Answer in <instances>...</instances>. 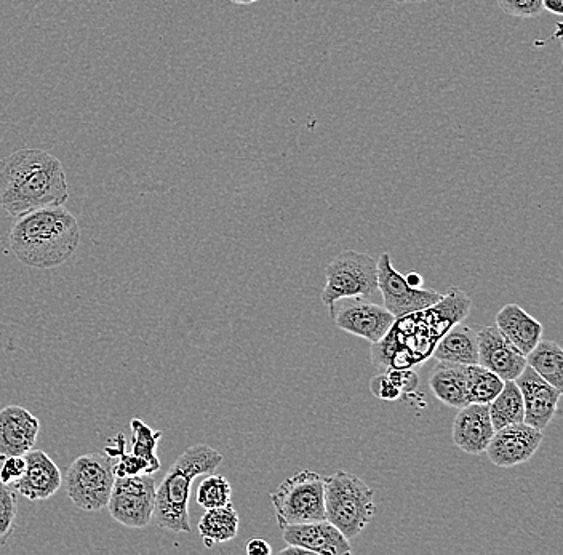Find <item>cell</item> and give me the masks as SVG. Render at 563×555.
Here are the masks:
<instances>
[{"instance_id":"obj_1","label":"cell","mask_w":563,"mask_h":555,"mask_svg":"<svg viewBox=\"0 0 563 555\" xmlns=\"http://www.w3.org/2000/svg\"><path fill=\"white\" fill-rule=\"evenodd\" d=\"M469 309V296L458 288H452L434 306L399 317L388 335L373 344V364L383 372H389L399 368L405 354L402 368L418 367L432 356L436 344L448 328L466 319Z\"/></svg>"},{"instance_id":"obj_2","label":"cell","mask_w":563,"mask_h":555,"mask_svg":"<svg viewBox=\"0 0 563 555\" xmlns=\"http://www.w3.org/2000/svg\"><path fill=\"white\" fill-rule=\"evenodd\" d=\"M69 199L68 178L58 157L44 149H18L0 159V207L10 216Z\"/></svg>"},{"instance_id":"obj_3","label":"cell","mask_w":563,"mask_h":555,"mask_svg":"<svg viewBox=\"0 0 563 555\" xmlns=\"http://www.w3.org/2000/svg\"><path fill=\"white\" fill-rule=\"evenodd\" d=\"M79 244V223L64 205L18 216L8 234L13 256L34 269L58 268L76 253Z\"/></svg>"},{"instance_id":"obj_4","label":"cell","mask_w":563,"mask_h":555,"mask_svg":"<svg viewBox=\"0 0 563 555\" xmlns=\"http://www.w3.org/2000/svg\"><path fill=\"white\" fill-rule=\"evenodd\" d=\"M223 463V455L207 444H197L181 453L156 488L154 517L157 527L168 532L189 533V496L194 479L212 474Z\"/></svg>"},{"instance_id":"obj_5","label":"cell","mask_w":563,"mask_h":555,"mask_svg":"<svg viewBox=\"0 0 563 555\" xmlns=\"http://www.w3.org/2000/svg\"><path fill=\"white\" fill-rule=\"evenodd\" d=\"M372 488L356 474L338 471L324 484L325 520L335 525L348 540L356 538L375 517Z\"/></svg>"},{"instance_id":"obj_6","label":"cell","mask_w":563,"mask_h":555,"mask_svg":"<svg viewBox=\"0 0 563 555\" xmlns=\"http://www.w3.org/2000/svg\"><path fill=\"white\" fill-rule=\"evenodd\" d=\"M324 484L325 477L317 472L301 471L271 492L269 500L280 530L288 525L325 519Z\"/></svg>"},{"instance_id":"obj_7","label":"cell","mask_w":563,"mask_h":555,"mask_svg":"<svg viewBox=\"0 0 563 555\" xmlns=\"http://www.w3.org/2000/svg\"><path fill=\"white\" fill-rule=\"evenodd\" d=\"M325 279L322 290L325 306L341 298H372L378 292V263L367 253L346 250L328 263Z\"/></svg>"},{"instance_id":"obj_8","label":"cell","mask_w":563,"mask_h":555,"mask_svg":"<svg viewBox=\"0 0 563 555\" xmlns=\"http://www.w3.org/2000/svg\"><path fill=\"white\" fill-rule=\"evenodd\" d=\"M116 476L106 456L82 455L72 461L64 485L74 506L87 512H98L108 506Z\"/></svg>"},{"instance_id":"obj_9","label":"cell","mask_w":563,"mask_h":555,"mask_svg":"<svg viewBox=\"0 0 563 555\" xmlns=\"http://www.w3.org/2000/svg\"><path fill=\"white\" fill-rule=\"evenodd\" d=\"M156 488L152 474L116 477L106 508L112 519L124 527H149L156 508Z\"/></svg>"},{"instance_id":"obj_10","label":"cell","mask_w":563,"mask_h":555,"mask_svg":"<svg viewBox=\"0 0 563 555\" xmlns=\"http://www.w3.org/2000/svg\"><path fill=\"white\" fill-rule=\"evenodd\" d=\"M328 308L336 327L372 344L383 340L396 322L388 309L362 296L341 298Z\"/></svg>"},{"instance_id":"obj_11","label":"cell","mask_w":563,"mask_h":555,"mask_svg":"<svg viewBox=\"0 0 563 555\" xmlns=\"http://www.w3.org/2000/svg\"><path fill=\"white\" fill-rule=\"evenodd\" d=\"M376 263H378V292L383 295L384 308L388 309L396 319L412 312L423 311L442 300L444 295H440L436 290L412 287L408 284L404 274H400L392 266L389 253L384 252Z\"/></svg>"},{"instance_id":"obj_12","label":"cell","mask_w":563,"mask_h":555,"mask_svg":"<svg viewBox=\"0 0 563 555\" xmlns=\"http://www.w3.org/2000/svg\"><path fill=\"white\" fill-rule=\"evenodd\" d=\"M543 439V431L527 423L509 424L495 431L485 453L498 468H514L532 460Z\"/></svg>"},{"instance_id":"obj_13","label":"cell","mask_w":563,"mask_h":555,"mask_svg":"<svg viewBox=\"0 0 563 555\" xmlns=\"http://www.w3.org/2000/svg\"><path fill=\"white\" fill-rule=\"evenodd\" d=\"M514 381L524 399V423L544 431L559 412L562 391L543 380L530 365Z\"/></svg>"},{"instance_id":"obj_14","label":"cell","mask_w":563,"mask_h":555,"mask_svg":"<svg viewBox=\"0 0 563 555\" xmlns=\"http://www.w3.org/2000/svg\"><path fill=\"white\" fill-rule=\"evenodd\" d=\"M479 365L500 376L503 381H514L527 367V356L522 354L498 327H484L477 332Z\"/></svg>"},{"instance_id":"obj_15","label":"cell","mask_w":563,"mask_h":555,"mask_svg":"<svg viewBox=\"0 0 563 555\" xmlns=\"http://www.w3.org/2000/svg\"><path fill=\"white\" fill-rule=\"evenodd\" d=\"M284 541L290 546H300L311 555H348L352 548L348 538L328 520L282 528Z\"/></svg>"},{"instance_id":"obj_16","label":"cell","mask_w":563,"mask_h":555,"mask_svg":"<svg viewBox=\"0 0 563 555\" xmlns=\"http://www.w3.org/2000/svg\"><path fill=\"white\" fill-rule=\"evenodd\" d=\"M40 423L36 416L20 405L0 410V461L8 456H23L34 448Z\"/></svg>"},{"instance_id":"obj_17","label":"cell","mask_w":563,"mask_h":555,"mask_svg":"<svg viewBox=\"0 0 563 555\" xmlns=\"http://www.w3.org/2000/svg\"><path fill=\"white\" fill-rule=\"evenodd\" d=\"M26 469L18 482L13 484L16 492L29 501H42L58 493L63 477L55 461L42 450H29L24 455Z\"/></svg>"},{"instance_id":"obj_18","label":"cell","mask_w":563,"mask_h":555,"mask_svg":"<svg viewBox=\"0 0 563 555\" xmlns=\"http://www.w3.org/2000/svg\"><path fill=\"white\" fill-rule=\"evenodd\" d=\"M495 434L488 404H468L458 408L453 423V444L468 455H482Z\"/></svg>"},{"instance_id":"obj_19","label":"cell","mask_w":563,"mask_h":555,"mask_svg":"<svg viewBox=\"0 0 563 555\" xmlns=\"http://www.w3.org/2000/svg\"><path fill=\"white\" fill-rule=\"evenodd\" d=\"M496 327L525 356L543 338V324L519 304H506L500 309L496 314Z\"/></svg>"},{"instance_id":"obj_20","label":"cell","mask_w":563,"mask_h":555,"mask_svg":"<svg viewBox=\"0 0 563 555\" xmlns=\"http://www.w3.org/2000/svg\"><path fill=\"white\" fill-rule=\"evenodd\" d=\"M432 356L436 357L439 362H448V364H479L477 332L466 325H453L440 338Z\"/></svg>"},{"instance_id":"obj_21","label":"cell","mask_w":563,"mask_h":555,"mask_svg":"<svg viewBox=\"0 0 563 555\" xmlns=\"http://www.w3.org/2000/svg\"><path fill=\"white\" fill-rule=\"evenodd\" d=\"M429 388L432 394L447 407L461 408L468 405L466 365L440 362L429 378Z\"/></svg>"},{"instance_id":"obj_22","label":"cell","mask_w":563,"mask_h":555,"mask_svg":"<svg viewBox=\"0 0 563 555\" xmlns=\"http://www.w3.org/2000/svg\"><path fill=\"white\" fill-rule=\"evenodd\" d=\"M240 519L231 503L221 508L205 509L199 520L197 530L204 541L205 548L212 549L215 544L228 543L239 533Z\"/></svg>"},{"instance_id":"obj_23","label":"cell","mask_w":563,"mask_h":555,"mask_svg":"<svg viewBox=\"0 0 563 555\" xmlns=\"http://www.w3.org/2000/svg\"><path fill=\"white\" fill-rule=\"evenodd\" d=\"M488 412L495 431L509 424L524 423V399L516 381H504L500 394L488 404Z\"/></svg>"},{"instance_id":"obj_24","label":"cell","mask_w":563,"mask_h":555,"mask_svg":"<svg viewBox=\"0 0 563 555\" xmlns=\"http://www.w3.org/2000/svg\"><path fill=\"white\" fill-rule=\"evenodd\" d=\"M527 365L543 380L563 391V351L554 341L540 340L527 354Z\"/></svg>"},{"instance_id":"obj_25","label":"cell","mask_w":563,"mask_h":555,"mask_svg":"<svg viewBox=\"0 0 563 555\" xmlns=\"http://www.w3.org/2000/svg\"><path fill=\"white\" fill-rule=\"evenodd\" d=\"M504 381L482 365H466V392L469 404H490L501 389Z\"/></svg>"},{"instance_id":"obj_26","label":"cell","mask_w":563,"mask_h":555,"mask_svg":"<svg viewBox=\"0 0 563 555\" xmlns=\"http://www.w3.org/2000/svg\"><path fill=\"white\" fill-rule=\"evenodd\" d=\"M130 429H132V452L133 455L140 456L151 464L152 471L157 472L160 469V460L157 458L156 450L159 440L164 436L162 431H152L148 424L144 423L140 418H133L130 421Z\"/></svg>"},{"instance_id":"obj_27","label":"cell","mask_w":563,"mask_h":555,"mask_svg":"<svg viewBox=\"0 0 563 555\" xmlns=\"http://www.w3.org/2000/svg\"><path fill=\"white\" fill-rule=\"evenodd\" d=\"M197 504L204 509L221 508L232 501V487L229 480L220 474H207L196 495Z\"/></svg>"},{"instance_id":"obj_28","label":"cell","mask_w":563,"mask_h":555,"mask_svg":"<svg viewBox=\"0 0 563 555\" xmlns=\"http://www.w3.org/2000/svg\"><path fill=\"white\" fill-rule=\"evenodd\" d=\"M18 503L15 493L0 482V548L10 540L15 530Z\"/></svg>"},{"instance_id":"obj_29","label":"cell","mask_w":563,"mask_h":555,"mask_svg":"<svg viewBox=\"0 0 563 555\" xmlns=\"http://www.w3.org/2000/svg\"><path fill=\"white\" fill-rule=\"evenodd\" d=\"M116 466H112L114 476L116 477H130L140 476V474H156L152 471L151 464L140 456L133 455V453H122L117 458Z\"/></svg>"},{"instance_id":"obj_30","label":"cell","mask_w":563,"mask_h":555,"mask_svg":"<svg viewBox=\"0 0 563 555\" xmlns=\"http://www.w3.org/2000/svg\"><path fill=\"white\" fill-rule=\"evenodd\" d=\"M504 13L517 18H536L544 12L541 0H496Z\"/></svg>"},{"instance_id":"obj_31","label":"cell","mask_w":563,"mask_h":555,"mask_svg":"<svg viewBox=\"0 0 563 555\" xmlns=\"http://www.w3.org/2000/svg\"><path fill=\"white\" fill-rule=\"evenodd\" d=\"M370 391L376 399L384 400V402H394L402 396V392L399 391V388L386 372L383 375L375 376L370 381Z\"/></svg>"},{"instance_id":"obj_32","label":"cell","mask_w":563,"mask_h":555,"mask_svg":"<svg viewBox=\"0 0 563 555\" xmlns=\"http://www.w3.org/2000/svg\"><path fill=\"white\" fill-rule=\"evenodd\" d=\"M26 469V460L23 456H8L0 468V482L5 485H13L21 479Z\"/></svg>"},{"instance_id":"obj_33","label":"cell","mask_w":563,"mask_h":555,"mask_svg":"<svg viewBox=\"0 0 563 555\" xmlns=\"http://www.w3.org/2000/svg\"><path fill=\"white\" fill-rule=\"evenodd\" d=\"M386 373L402 394L415 391L418 388V383H420L418 375L413 372L412 368H394V370H389Z\"/></svg>"},{"instance_id":"obj_34","label":"cell","mask_w":563,"mask_h":555,"mask_svg":"<svg viewBox=\"0 0 563 555\" xmlns=\"http://www.w3.org/2000/svg\"><path fill=\"white\" fill-rule=\"evenodd\" d=\"M125 447H127V440H125L124 434H117L114 439H109L108 445L104 447V456L116 460L122 453H125Z\"/></svg>"},{"instance_id":"obj_35","label":"cell","mask_w":563,"mask_h":555,"mask_svg":"<svg viewBox=\"0 0 563 555\" xmlns=\"http://www.w3.org/2000/svg\"><path fill=\"white\" fill-rule=\"evenodd\" d=\"M245 552L248 555H271L272 548L271 544L263 538H253V540H248Z\"/></svg>"},{"instance_id":"obj_36","label":"cell","mask_w":563,"mask_h":555,"mask_svg":"<svg viewBox=\"0 0 563 555\" xmlns=\"http://www.w3.org/2000/svg\"><path fill=\"white\" fill-rule=\"evenodd\" d=\"M544 10L554 13V15H563V0H541Z\"/></svg>"},{"instance_id":"obj_37","label":"cell","mask_w":563,"mask_h":555,"mask_svg":"<svg viewBox=\"0 0 563 555\" xmlns=\"http://www.w3.org/2000/svg\"><path fill=\"white\" fill-rule=\"evenodd\" d=\"M408 284L412 285V287H421L424 284L423 277L418 274V272H410L407 277H405Z\"/></svg>"},{"instance_id":"obj_38","label":"cell","mask_w":563,"mask_h":555,"mask_svg":"<svg viewBox=\"0 0 563 555\" xmlns=\"http://www.w3.org/2000/svg\"><path fill=\"white\" fill-rule=\"evenodd\" d=\"M232 4H237V5H250V4H255V2H258V0H231Z\"/></svg>"},{"instance_id":"obj_39","label":"cell","mask_w":563,"mask_h":555,"mask_svg":"<svg viewBox=\"0 0 563 555\" xmlns=\"http://www.w3.org/2000/svg\"><path fill=\"white\" fill-rule=\"evenodd\" d=\"M391 2H399V4H405V2H423V0H391Z\"/></svg>"}]
</instances>
